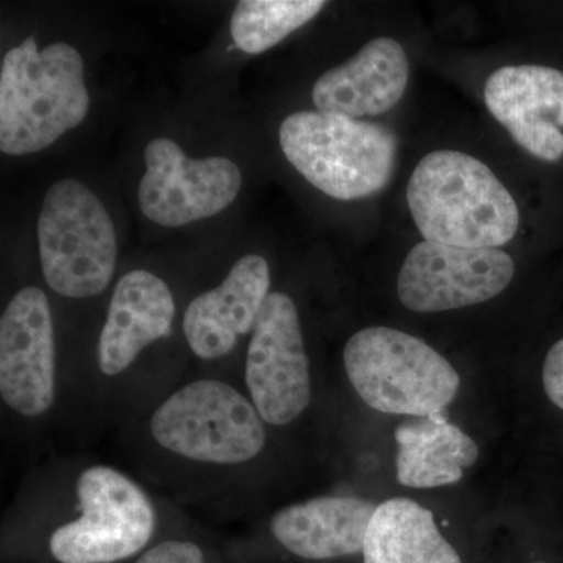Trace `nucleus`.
I'll return each instance as SVG.
<instances>
[{"label":"nucleus","instance_id":"21","mask_svg":"<svg viewBox=\"0 0 563 563\" xmlns=\"http://www.w3.org/2000/svg\"><path fill=\"white\" fill-rule=\"evenodd\" d=\"M543 388L550 401L563 410V339L551 347L544 358Z\"/></svg>","mask_w":563,"mask_h":563},{"label":"nucleus","instance_id":"17","mask_svg":"<svg viewBox=\"0 0 563 563\" xmlns=\"http://www.w3.org/2000/svg\"><path fill=\"white\" fill-rule=\"evenodd\" d=\"M398 443L396 477L410 488H435L457 484L463 470L479 457V446L444 412L407 422L395 431Z\"/></svg>","mask_w":563,"mask_h":563},{"label":"nucleus","instance_id":"22","mask_svg":"<svg viewBox=\"0 0 563 563\" xmlns=\"http://www.w3.org/2000/svg\"><path fill=\"white\" fill-rule=\"evenodd\" d=\"M536 563H547V562H536Z\"/></svg>","mask_w":563,"mask_h":563},{"label":"nucleus","instance_id":"13","mask_svg":"<svg viewBox=\"0 0 563 563\" xmlns=\"http://www.w3.org/2000/svg\"><path fill=\"white\" fill-rule=\"evenodd\" d=\"M272 274L261 255H244L213 290L192 299L184 314L190 350L203 361H217L252 332L269 296Z\"/></svg>","mask_w":563,"mask_h":563},{"label":"nucleus","instance_id":"2","mask_svg":"<svg viewBox=\"0 0 563 563\" xmlns=\"http://www.w3.org/2000/svg\"><path fill=\"white\" fill-rule=\"evenodd\" d=\"M79 51L66 43L38 49L33 36L7 52L0 70V150L35 154L84 122L90 109Z\"/></svg>","mask_w":563,"mask_h":563},{"label":"nucleus","instance_id":"1","mask_svg":"<svg viewBox=\"0 0 563 563\" xmlns=\"http://www.w3.org/2000/svg\"><path fill=\"white\" fill-rule=\"evenodd\" d=\"M407 202L424 242L499 247L520 225L509 190L463 152L435 151L421 158L407 185Z\"/></svg>","mask_w":563,"mask_h":563},{"label":"nucleus","instance_id":"6","mask_svg":"<svg viewBox=\"0 0 563 563\" xmlns=\"http://www.w3.org/2000/svg\"><path fill=\"white\" fill-rule=\"evenodd\" d=\"M151 432L163 450L188 461L240 465L262 453L265 421L232 385L202 379L184 385L155 409Z\"/></svg>","mask_w":563,"mask_h":563},{"label":"nucleus","instance_id":"19","mask_svg":"<svg viewBox=\"0 0 563 563\" xmlns=\"http://www.w3.org/2000/svg\"><path fill=\"white\" fill-rule=\"evenodd\" d=\"M324 7L322 0H242L232 14V38L247 54H262L312 21Z\"/></svg>","mask_w":563,"mask_h":563},{"label":"nucleus","instance_id":"10","mask_svg":"<svg viewBox=\"0 0 563 563\" xmlns=\"http://www.w3.org/2000/svg\"><path fill=\"white\" fill-rule=\"evenodd\" d=\"M144 163L141 211L163 228H181L214 217L235 201L242 188V172L235 163L225 157L195 161L173 140H152Z\"/></svg>","mask_w":563,"mask_h":563},{"label":"nucleus","instance_id":"9","mask_svg":"<svg viewBox=\"0 0 563 563\" xmlns=\"http://www.w3.org/2000/svg\"><path fill=\"white\" fill-rule=\"evenodd\" d=\"M514 274L512 257L498 247L422 242L404 261L396 288L407 309L435 313L490 301Z\"/></svg>","mask_w":563,"mask_h":563},{"label":"nucleus","instance_id":"16","mask_svg":"<svg viewBox=\"0 0 563 563\" xmlns=\"http://www.w3.org/2000/svg\"><path fill=\"white\" fill-rule=\"evenodd\" d=\"M376 504L355 496H321L292 504L272 518V532L291 554L331 561L363 553Z\"/></svg>","mask_w":563,"mask_h":563},{"label":"nucleus","instance_id":"7","mask_svg":"<svg viewBox=\"0 0 563 563\" xmlns=\"http://www.w3.org/2000/svg\"><path fill=\"white\" fill-rule=\"evenodd\" d=\"M80 517L52 533L60 563H114L140 553L155 531L154 507L125 474L106 465L85 470L77 483Z\"/></svg>","mask_w":563,"mask_h":563},{"label":"nucleus","instance_id":"20","mask_svg":"<svg viewBox=\"0 0 563 563\" xmlns=\"http://www.w3.org/2000/svg\"><path fill=\"white\" fill-rule=\"evenodd\" d=\"M135 563H206V554L187 540H166L144 551Z\"/></svg>","mask_w":563,"mask_h":563},{"label":"nucleus","instance_id":"8","mask_svg":"<svg viewBox=\"0 0 563 563\" xmlns=\"http://www.w3.org/2000/svg\"><path fill=\"white\" fill-rule=\"evenodd\" d=\"M244 377L252 404L268 424H290L309 407V357L298 309L285 292H269L263 303L252 329Z\"/></svg>","mask_w":563,"mask_h":563},{"label":"nucleus","instance_id":"14","mask_svg":"<svg viewBox=\"0 0 563 563\" xmlns=\"http://www.w3.org/2000/svg\"><path fill=\"white\" fill-rule=\"evenodd\" d=\"M409 84V60L398 41H369L350 62L322 74L312 99L321 113L358 120L391 110Z\"/></svg>","mask_w":563,"mask_h":563},{"label":"nucleus","instance_id":"18","mask_svg":"<svg viewBox=\"0 0 563 563\" xmlns=\"http://www.w3.org/2000/svg\"><path fill=\"white\" fill-rule=\"evenodd\" d=\"M362 554L365 563H463L431 510L407 498L376 507Z\"/></svg>","mask_w":563,"mask_h":563},{"label":"nucleus","instance_id":"5","mask_svg":"<svg viewBox=\"0 0 563 563\" xmlns=\"http://www.w3.org/2000/svg\"><path fill=\"white\" fill-rule=\"evenodd\" d=\"M40 261L47 285L66 298L101 295L117 269V231L109 211L79 180L55 181L38 220Z\"/></svg>","mask_w":563,"mask_h":563},{"label":"nucleus","instance_id":"11","mask_svg":"<svg viewBox=\"0 0 563 563\" xmlns=\"http://www.w3.org/2000/svg\"><path fill=\"white\" fill-rule=\"evenodd\" d=\"M54 320L47 296L25 287L0 320V395L22 417L46 413L55 399Z\"/></svg>","mask_w":563,"mask_h":563},{"label":"nucleus","instance_id":"4","mask_svg":"<svg viewBox=\"0 0 563 563\" xmlns=\"http://www.w3.org/2000/svg\"><path fill=\"white\" fill-rule=\"evenodd\" d=\"M343 362L354 390L377 412L418 418L444 412L461 388V376L442 354L396 329L355 332Z\"/></svg>","mask_w":563,"mask_h":563},{"label":"nucleus","instance_id":"15","mask_svg":"<svg viewBox=\"0 0 563 563\" xmlns=\"http://www.w3.org/2000/svg\"><path fill=\"white\" fill-rule=\"evenodd\" d=\"M176 314L166 282L144 269L124 274L114 287L98 346L106 376L124 373L144 347L172 333Z\"/></svg>","mask_w":563,"mask_h":563},{"label":"nucleus","instance_id":"3","mask_svg":"<svg viewBox=\"0 0 563 563\" xmlns=\"http://www.w3.org/2000/svg\"><path fill=\"white\" fill-rule=\"evenodd\" d=\"M279 139L292 168L339 201L376 195L395 173L398 140L374 122L296 111L282 122Z\"/></svg>","mask_w":563,"mask_h":563},{"label":"nucleus","instance_id":"12","mask_svg":"<svg viewBox=\"0 0 563 563\" xmlns=\"http://www.w3.org/2000/svg\"><path fill=\"white\" fill-rule=\"evenodd\" d=\"M485 103L512 139L544 162L563 157V73L544 66H504L488 77Z\"/></svg>","mask_w":563,"mask_h":563}]
</instances>
